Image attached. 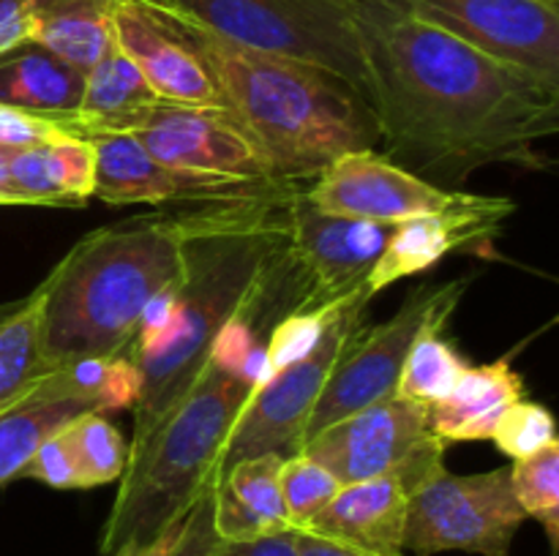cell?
I'll return each mask as SVG.
<instances>
[{"mask_svg":"<svg viewBox=\"0 0 559 556\" xmlns=\"http://www.w3.org/2000/svg\"><path fill=\"white\" fill-rule=\"evenodd\" d=\"M289 256L300 278L298 314L331 311L353 294L369 292V276L393 232V223L333 216L306 200H289Z\"/></svg>","mask_w":559,"mask_h":556,"instance_id":"cell-11","label":"cell"},{"mask_svg":"<svg viewBox=\"0 0 559 556\" xmlns=\"http://www.w3.org/2000/svg\"><path fill=\"white\" fill-rule=\"evenodd\" d=\"M218 543L222 537L213 521V483H207L186 510L178 537L167 556H216Z\"/></svg>","mask_w":559,"mask_h":556,"instance_id":"cell-33","label":"cell"},{"mask_svg":"<svg viewBox=\"0 0 559 556\" xmlns=\"http://www.w3.org/2000/svg\"><path fill=\"white\" fill-rule=\"evenodd\" d=\"M63 436L80 472L82 488L120 480L129 461V445L102 412H87L71 420Z\"/></svg>","mask_w":559,"mask_h":556,"instance_id":"cell-28","label":"cell"},{"mask_svg":"<svg viewBox=\"0 0 559 556\" xmlns=\"http://www.w3.org/2000/svg\"><path fill=\"white\" fill-rule=\"evenodd\" d=\"M382 156L448 191L486 164H538L559 87L478 52L393 0H355Z\"/></svg>","mask_w":559,"mask_h":556,"instance_id":"cell-1","label":"cell"},{"mask_svg":"<svg viewBox=\"0 0 559 556\" xmlns=\"http://www.w3.org/2000/svg\"><path fill=\"white\" fill-rule=\"evenodd\" d=\"M31 41L27 0H0V58Z\"/></svg>","mask_w":559,"mask_h":556,"instance_id":"cell-37","label":"cell"},{"mask_svg":"<svg viewBox=\"0 0 559 556\" xmlns=\"http://www.w3.org/2000/svg\"><path fill=\"white\" fill-rule=\"evenodd\" d=\"M164 104L118 44L85 71L80 107L60 123L66 134L91 140L98 134H134L147 114Z\"/></svg>","mask_w":559,"mask_h":556,"instance_id":"cell-19","label":"cell"},{"mask_svg":"<svg viewBox=\"0 0 559 556\" xmlns=\"http://www.w3.org/2000/svg\"><path fill=\"white\" fill-rule=\"evenodd\" d=\"M58 134H66V131L52 120L22 112V109L0 107V147H5V150H25V147L44 145Z\"/></svg>","mask_w":559,"mask_h":556,"instance_id":"cell-35","label":"cell"},{"mask_svg":"<svg viewBox=\"0 0 559 556\" xmlns=\"http://www.w3.org/2000/svg\"><path fill=\"white\" fill-rule=\"evenodd\" d=\"M191 213L93 229L41 281V349L49 368L126 354L147 305L186 273Z\"/></svg>","mask_w":559,"mask_h":556,"instance_id":"cell-4","label":"cell"},{"mask_svg":"<svg viewBox=\"0 0 559 556\" xmlns=\"http://www.w3.org/2000/svg\"><path fill=\"white\" fill-rule=\"evenodd\" d=\"M469 289V278H453L442 283H418L404 298L396 314L374 327H360L344 347L314 403L304 431V445L322 428L369 403L396 396L404 360L424 327L435 322H451L453 311Z\"/></svg>","mask_w":559,"mask_h":556,"instance_id":"cell-8","label":"cell"},{"mask_svg":"<svg viewBox=\"0 0 559 556\" xmlns=\"http://www.w3.org/2000/svg\"><path fill=\"white\" fill-rule=\"evenodd\" d=\"M85 71L47 47L27 41L0 58V107L63 123L80 107Z\"/></svg>","mask_w":559,"mask_h":556,"instance_id":"cell-24","label":"cell"},{"mask_svg":"<svg viewBox=\"0 0 559 556\" xmlns=\"http://www.w3.org/2000/svg\"><path fill=\"white\" fill-rule=\"evenodd\" d=\"M118 0H27L31 41L87 71L115 44Z\"/></svg>","mask_w":559,"mask_h":556,"instance_id":"cell-25","label":"cell"},{"mask_svg":"<svg viewBox=\"0 0 559 556\" xmlns=\"http://www.w3.org/2000/svg\"><path fill=\"white\" fill-rule=\"evenodd\" d=\"M278 483H282L284 507H287V518L293 523V529L309 527L311 518L342 488V483L322 463L304 456V452H295V456L284 458Z\"/></svg>","mask_w":559,"mask_h":556,"instance_id":"cell-31","label":"cell"},{"mask_svg":"<svg viewBox=\"0 0 559 556\" xmlns=\"http://www.w3.org/2000/svg\"><path fill=\"white\" fill-rule=\"evenodd\" d=\"M445 327L448 322H435L418 333L399 376V396L431 407V403H440L462 379L469 363L448 341Z\"/></svg>","mask_w":559,"mask_h":556,"instance_id":"cell-27","label":"cell"},{"mask_svg":"<svg viewBox=\"0 0 559 556\" xmlns=\"http://www.w3.org/2000/svg\"><path fill=\"white\" fill-rule=\"evenodd\" d=\"M478 52L559 87L557 0H393Z\"/></svg>","mask_w":559,"mask_h":556,"instance_id":"cell-12","label":"cell"},{"mask_svg":"<svg viewBox=\"0 0 559 556\" xmlns=\"http://www.w3.org/2000/svg\"><path fill=\"white\" fill-rule=\"evenodd\" d=\"M87 412H102V407L96 398L76 390L63 368L49 371L27 396L3 409L0 412V485L20 480L22 467L31 461L38 445L52 434H60L71 420Z\"/></svg>","mask_w":559,"mask_h":556,"instance_id":"cell-20","label":"cell"},{"mask_svg":"<svg viewBox=\"0 0 559 556\" xmlns=\"http://www.w3.org/2000/svg\"><path fill=\"white\" fill-rule=\"evenodd\" d=\"M9 153L5 147H0V205H22L20 194L14 189V180L9 172Z\"/></svg>","mask_w":559,"mask_h":556,"instance_id":"cell-40","label":"cell"},{"mask_svg":"<svg viewBox=\"0 0 559 556\" xmlns=\"http://www.w3.org/2000/svg\"><path fill=\"white\" fill-rule=\"evenodd\" d=\"M524 521L508 467L480 474H453L440 467L409 494L404 551L508 556Z\"/></svg>","mask_w":559,"mask_h":556,"instance_id":"cell-9","label":"cell"},{"mask_svg":"<svg viewBox=\"0 0 559 556\" xmlns=\"http://www.w3.org/2000/svg\"><path fill=\"white\" fill-rule=\"evenodd\" d=\"M519 398H524V379L508 360L467 365L456 387L429 407L431 431L445 445L491 439L506 409Z\"/></svg>","mask_w":559,"mask_h":556,"instance_id":"cell-23","label":"cell"},{"mask_svg":"<svg viewBox=\"0 0 559 556\" xmlns=\"http://www.w3.org/2000/svg\"><path fill=\"white\" fill-rule=\"evenodd\" d=\"M96 147L93 196L109 205H164V202H246L282 200L300 191L298 183L222 178L169 167L142 147L134 134L91 136Z\"/></svg>","mask_w":559,"mask_h":556,"instance_id":"cell-13","label":"cell"},{"mask_svg":"<svg viewBox=\"0 0 559 556\" xmlns=\"http://www.w3.org/2000/svg\"><path fill=\"white\" fill-rule=\"evenodd\" d=\"M71 385L85 396L96 398L102 412L131 409L140 392V374L126 354L115 358H80L63 365Z\"/></svg>","mask_w":559,"mask_h":556,"instance_id":"cell-30","label":"cell"},{"mask_svg":"<svg viewBox=\"0 0 559 556\" xmlns=\"http://www.w3.org/2000/svg\"><path fill=\"white\" fill-rule=\"evenodd\" d=\"M295 545H298V556H369L355 548H347V545L317 537V534L304 532V529H295Z\"/></svg>","mask_w":559,"mask_h":556,"instance_id":"cell-38","label":"cell"},{"mask_svg":"<svg viewBox=\"0 0 559 556\" xmlns=\"http://www.w3.org/2000/svg\"><path fill=\"white\" fill-rule=\"evenodd\" d=\"M254 343L260 330L243 316L235 319L189 392L129 452L98 554L112 556L123 545L156 540L216 480L224 442L260 382L249 368Z\"/></svg>","mask_w":559,"mask_h":556,"instance_id":"cell-5","label":"cell"},{"mask_svg":"<svg viewBox=\"0 0 559 556\" xmlns=\"http://www.w3.org/2000/svg\"><path fill=\"white\" fill-rule=\"evenodd\" d=\"M216 36L273 58L314 65L366 96L355 0H156ZM369 101V98H366Z\"/></svg>","mask_w":559,"mask_h":556,"instance_id":"cell-6","label":"cell"},{"mask_svg":"<svg viewBox=\"0 0 559 556\" xmlns=\"http://www.w3.org/2000/svg\"><path fill=\"white\" fill-rule=\"evenodd\" d=\"M369 300V292H360L338 303L309 352L289 360L287 365L271 371L265 379L257 382L238 423L233 425L227 442H224L216 474L243 458L267 456V452L289 458L300 452L306 423L314 412L317 398H320L338 354L364 327Z\"/></svg>","mask_w":559,"mask_h":556,"instance_id":"cell-7","label":"cell"},{"mask_svg":"<svg viewBox=\"0 0 559 556\" xmlns=\"http://www.w3.org/2000/svg\"><path fill=\"white\" fill-rule=\"evenodd\" d=\"M183 516H186V512H183ZM183 516H180L175 523H169V527L164 529V532L158 534L156 540H151V543H131V545H123V548L115 551L112 556H167L169 548H173L175 537H178L180 523H183Z\"/></svg>","mask_w":559,"mask_h":556,"instance_id":"cell-39","label":"cell"},{"mask_svg":"<svg viewBox=\"0 0 559 556\" xmlns=\"http://www.w3.org/2000/svg\"><path fill=\"white\" fill-rule=\"evenodd\" d=\"M20 478L25 480H38V483H47L52 488H82L80 485V472H76V463L71 458L69 442H66L63 431L52 434L49 439H44L38 445V450L33 452L31 461L22 467Z\"/></svg>","mask_w":559,"mask_h":556,"instance_id":"cell-34","label":"cell"},{"mask_svg":"<svg viewBox=\"0 0 559 556\" xmlns=\"http://www.w3.org/2000/svg\"><path fill=\"white\" fill-rule=\"evenodd\" d=\"M41 349V283L20 309L0 322V412L33 390L49 374Z\"/></svg>","mask_w":559,"mask_h":556,"instance_id":"cell-26","label":"cell"},{"mask_svg":"<svg viewBox=\"0 0 559 556\" xmlns=\"http://www.w3.org/2000/svg\"><path fill=\"white\" fill-rule=\"evenodd\" d=\"M134 136L151 156L169 167L222 174V178L282 183L273 178L271 164L254 140L227 109L158 104L145 123L134 131Z\"/></svg>","mask_w":559,"mask_h":556,"instance_id":"cell-15","label":"cell"},{"mask_svg":"<svg viewBox=\"0 0 559 556\" xmlns=\"http://www.w3.org/2000/svg\"><path fill=\"white\" fill-rule=\"evenodd\" d=\"M9 172L22 205L80 207L96 185V147L82 136L58 134L44 145L11 150Z\"/></svg>","mask_w":559,"mask_h":556,"instance_id":"cell-22","label":"cell"},{"mask_svg":"<svg viewBox=\"0 0 559 556\" xmlns=\"http://www.w3.org/2000/svg\"><path fill=\"white\" fill-rule=\"evenodd\" d=\"M464 196L467 191L440 189L393 164L380 150L338 156L306 189V200L320 210L377 223L431 216L459 205Z\"/></svg>","mask_w":559,"mask_h":556,"instance_id":"cell-14","label":"cell"},{"mask_svg":"<svg viewBox=\"0 0 559 556\" xmlns=\"http://www.w3.org/2000/svg\"><path fill=\"white\" fill-rule=\"evenodd\" d=\"M445 447L431 431L429 407L396 392L322 428L300 452L322 463L342 485L396 472L415 491L445 467Z\"/></svg>","mask_w":559,"mask_h":556,"instance_id":"cell-10","label":"cell"},{"mask_svg":"<svg viewBox=\"0 0 559 556\" xmlns=\"http://www.w3.org/2000/svg\"><path fill=\"white\" fill-rule=\"evenodd\" d=\"M513 213H516V205L511 200L467 194L448 210L393 223L391 238L366 283L369 294L374 298L380 289L429 270L453 251L480 249L491 243L500 234L506 218Z\"/></svg>","mask_w":559,"mask_h":556,"instance_id":"cell-17","label":"cell"},{"mask_svg":"<svg viewBox=\"0 0 559 556\" xmlns=\"http://www.w3.org/2000/svg\"><path fill=\"white\" fill-rule=\"evenodd\" d=\"M409 494L413 485L396 472L342 485L304 532L369 556H404Z\"/></svg>","mask_w":559,"mask_h":556,"instance_id":"cell-18","label":"cell"},{"mask_svg":"<svg viewBox=\"0 0 559 556\" xmlns=\"http://www.w3.org/2000/svg\"><path fill=\"white\" fill-rule=\"evenodd\" d=\"M216 556H298L295 529L254 540H222Z\"/></svg>","mask_w":559,"mask_h":556,"instance_id":"cell-36","label":"cell"},{"mask_svg":"<svg viewBox=\"0 0 559 556\" xmlns=\"http://www.w3.org/2000/svg\"><path fill=\"white\" fill-rule=\"evenodd\" d=\"M284 458L254 456L235 461L213 480V521L222 540H254L293 529L284 507Z\"/></svg>","mask_w":559,"mask_h":556,"instance_id":"cell-21","label":"cell"},{"mask_svg":"<svg viewBox=\"0 0 559 556\" xmlns=\"http://www.w3.org/2000/svg\"><path fill=\"white\" fill-rule=\"evenodd\" d=\"M112 36L164 104L227 109L197 49L153 0H118Z\"/></svg>","mask_w":559,"mask_h":556,"instance_id":"cell-16","label":"cell"},{"mask_svg":"<svg viewBox=\"0 0 559 556\" xmlns=\"http://www.w3.org/2000/svg\"><path fill=\"white\" fill-rule=\"evenodd\" d=\"M491 442L500 447V452H506L511 461L524 456H533L540 447L557 442V428L555 418H551L549 409L544 403L527 401V398H519L513 407L506 409V414L497 423Z\"/></svg>","mask_w":559,"mask_h":556,"instance_id":"cell-32","label":"cell"},{"mask_svg":"<svg viewBox=\"0 0 559 556\" xmlns=\"http://www.w3.org/2000/svg\"><path fill=\"white\" fill-rule=\"evenodd\" d=\"M20 305H22V300H14V303H0V322L9 319V316L14 314V311L20 309Z\"/></svg>","mask_w":559,"mask_h":556,"instance_id":"cell-41","label":"cell"},{"mask_svg":"<svg viewBox=\"0 0 559 556\" xmlns=\"http://www.w3.org/2000/svg\"><path fill=\"white\" fill-rule=\"evenodd\" d=\"M293 196L211 202L205 210L191 213L186 273L173 292L167 327L129 358L140 374L129 452L142 447L189 392L224 333L246 314L278 265L287 251Z\"/></svg>","mask_w":559,"mask_h":556,"instance_id":"cell-2","label":"cell"},{"mask_svg":"<svg viewBox=\"0 0 559 556\" xmlns=\"http://www.w3.org/2000/svg\"><path fill=\"white\" fill-rule=\"evenodd\" d=\"M511 488L524 516L535 518L549 534L551 548L559 540V442L511 463Z\"/></svg>","mask_w":559,"mask_h":556,"instance_id":"cell-29","label":"cell"},{"mask_svg":"<svg viewBox=\"0 0 559 556\" xmlns=\"http://www.w3.org/2000/svg\"><path fill=\"white\" fill-rule=\"evenodd\" d=\"M156 5L197 49L227 112L254 140L276 180L311 183L338 156L380 147L374 109L353 85L314 65L251 52L191 16Z\"/></svg>","mask_w":559,"mask_h":556,"instance_id":"cell-3","label":"cell"}]
</instances>
